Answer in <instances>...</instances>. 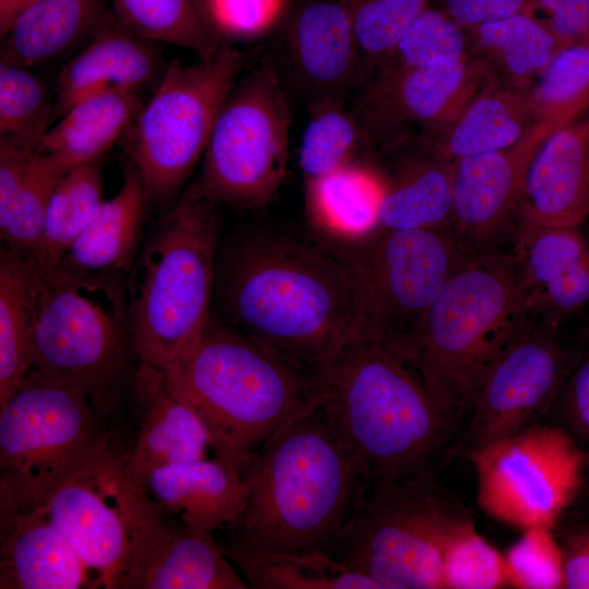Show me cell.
Masks as SVG:
<instances>
[{"instance_id": "obj_1", "label": "cell", "mask_w": 589, "mask_h": 589, "mask_svg": "<svg viewBox=\"0 0 589 589\" xmlns=\"http://www.w3.org/2000/svg\"><path fill=\"white\" fill-rule=\"evenodd\" d=\"M213 302L218 318L317 374L364 337L350 268L323 242L266 231L219 241Z\"/></svg>"}, {"instance_id": "obj_2", "label": "cell", "mask_w": 589, "mask_h": 589, "mask_svg": "<svg viewBox=\"0 0 589 589\" xmlns=\"http://www.w3.org/2000/svg\"><path fill=\"white\" fill-rule=\"evenodd\" d=\"M240 473L245 502L229 542L256 551L334 556L369 490L321 406L265 442Z\"/></svg>"}, {"instance_id": "obj_3", "label": "cell", "mask_w": 589, "mask_h": 589, "mask_svg": "<svg viewBox=\"0 0 589 589\" xmlns=\"http://www.w3.org/2000/svg\"><path fill=\"white\" fill-rule=\"evenodd\" d=\"M320 376L322 410L362 470L368 492L435 469L457 417L396 350L375 338H354Z\"/></svg>"}, {"instance_id": "obj_4", "label": "cell", "mask_w": 589, "mask_h": 589, "mask_svg": "<svg viewBox=\"0 0 589 589\" xmlns=\"http://www.w3.org/2000/svg\"><path fill=\"white\" fill-rule=\"evenodd\" d=\"M171 393L203 421L214 456L239 470L325 396L320 374L281 358L213 314L163 369Z\"/></svg>"}, {"instance_id": "obj_5", "label": "cell", "mask_w": 589, "mask_h": 589, "mask_svg": "<svg viewBox=\"0 0 589 589\" xmlns=\"http://www.w3.org/2000/svg\"><path fill=\"white\" fill-rule=\"evenodd\" d=\"M35 269L32 369L77 389L111 425L139 362L125 278Z\"/></svg>"}, {"instance_id": "obj_6", "label": "cell", "mask_w": 589, "mask_h": 589, "mask_svg": "<svg viewBox=\"0 0 589 589\" xmlns=\"http://www.w3.org/2000/svg\"><path fill=\"white\" fill-rule=\"evenodd\" d=\"M530 317L509 250L478 254L453 274L416 333L394 350L458 418Z\"/></svg>"}, {"instance_id": "obj_7", "label": "cell", "mask_w": 589, "mask_h": 589, "mask_svg": "<svg viewBox=\"0 0 589 589\" xmlns=\"http://www.w3.org/2000/svg\"><path fill=\"white\" fill-rule=\"evenodd\" d=\"M219 228L193 185L152 226L125 277L139 361L166 368L212 315Z\"/></svg>"}, {"instance_id": "obj_8", "label": "cell", "mask_w": 589, "mask_h": 589, "mask_svg": "<svg viewBox=\"0 0 589 589\" xmlns=\"http://www.w3.org/2000/svg\"><path fill=\"white\" fill-rule=\"evenodd\" d=\"M472 526L433 469L368 492L334 557L381 589H443L447 551Z\"/></svg>"}, {"instance_id": "obj_9", "label": "cell", "mask_w": 589, "mask_h": 589, "mask_svg": "<svg viewBox=\"0 0 589 589\" xmlns=\"http://www.w3.org/2000/svg\"><path fill=\"white\" fill-rule=\"evenodd\" d=\"M125 445L111 429L50 485L37 504L69 540L96 586L120 589L137 549L163 518L132 476Z\"/></svg>"}, {"instance_id": "obj_10", "label": "cell", "mask_w": 589, "mask_h": 589, "mask_svg": "<svg viewBox=\"0 0 589 589\" xmlns=\"http://www.w3.org/2000/svg\"><path fill=\"white\" fill-rule=\"evenodd\" d=\"M243 67L242 53L232 46L193 64L166 65L119 141L142 177L148 205L167 202L184 185Z\"/></svg>"}, {"instance_id": "obj_11", "label": "cell", "mask_w": 589, "mask_h": 589, "mask_svg": "<svg viewBox=\"0 0 589 589\" xmlns=\"http://www.w3.org/2000/svg\"><path fill=\"white\" fill-rule=\"evenodd\" d=\"M289 105L275 71L256 68L236 81L214 123L199 180L204 196L241 211L265 207L285 181Z\"/></svg>"}, {"instance_id": "obj_12", "label": "cell", "mask_w": 589, "mask_h": 589, "mask_svg": "<svg viewBox=\"0 0 589 589\" xmlns=\"http://www.w3.org/2000/svg\"><path fill=\"white\" fill-rule=\"evenodd\" d=\"M111 428L77 389L31 369L0 406V502L37 505Z\"/></svg>"}, {"instance_id": "obj_13", "label": "cell", "mask_w": 589, "mask_h": 589, "mask_svg": "<svg viewBox=\"0 0 589 589\" xmlns=\"http://www.w3.org/2000/svg\"><path fill=\"white\" fill-rule=\"evenodd\" d=\"M337 252L353 277L364 337L400 348L453 274L471 256L448 229H381Z\"/></svg>"}, {"instance_id": "obj_14", "label": "cell", "mask_w": 589, "mask_h": 589, "mask_svg": "<svg viewBox=\"0 0 589 589\" xmlns=\"http://www.w3.org/2000/svg\"><path fill=\"white\" fill-rule=\"evenodd\" d=\"M478 506L501 522L553 528L581 490L586 456L564 428L534 424L468 452Z\"/></svg>"}, {"instance_id": "obj_15", "label": "cell", "mask_w": 589, "mask_h": 589, "mask_svg": "<svg viewBox=\"0 0 589 589\" xmlns=\"http://www.w3.org/2000/svg\"><path fill=\"white\" fill-rule=\"evenodd\" d=\"M531 316L496 357L470 406L468 452L540 423L578 354L564 342L560 324Z\"/></svg>"}, {"instance_id": "obj_16", "label": "cell", "mask_w": 589, "mask_h": 589, "mask_svg": "<svg viewBox=\"0 0 589 589\" xmlns=\"http://www.w3.org/2000/svg\"><path fill=\"white\" fill-rule=\"evenodd\" d=\"M492 75L470 55L428 68L381 72L369 79L352 113L363 136L382 145L398 142L411 128H419L431 143L454 125Z\"/></svg>"}, {"instance_id": "obj_17", "label": "cell", "mask_w": 589, "mask_h": 589, "mask_svg": "<svg viewBox=\"0 0 589 589\" xmlns=\"http://www.w3.org/2000/svg\"><path fill=\"white\" fill-rule=\"evenodd\" d=\"M555 130L548 122L534 121L515 144L454 161L450 230L469 255L512 248L519 227L518 205L527 170Z\"/></svg>"}, {"instance_id": "obj_18", "label": "cell", "mask_w": 589, "mask_h": 589, "mask_svg": "<svg viewBox=\"0 0 589 589\" xmlns=\"http://www.w3.org/2000/svg\"><path fill=\"white\" fill-rule=\"evenodd\" d=\"M509 252L530 316L565 321L589 303V245L579 227L519 225Z\"/></svg>"}, {"instance_id": "obj_19", "label": "cell", "mask_w": 589, "mask_h": 589, "mask_svg": "<svg viewBox=\"0 0 589 589\" xmlns=\"http://www.w3.org/2000/svg\"><path fill=\"white\" fill-rule=\"evenodd\" d=\"M95 587L89 569L39 505L0 502V589Z\"/></svg>"}, {"instance_id": "obj_20", "label": "cell", "mask_w": 589, "mask_h": 589, "mask_svg": "<svg viewBox=\"0 0 589 589\" xmlns=\"http://www.w3.org/2000/svg\"><path fill=\"white\" fill-rule=\"evenodd\" d=\"M129 398L136 426L128 465L140 483L159 467L207 457L212 445L203 421L171 393L163 369L139 361Z\"/></svg>"}, {"instance_id": "obj_21", "label": "cell", "mask_w": 589, "mask_h": 589, "mask_svg": "<svg viewBox=\"0 0 589 589\" xmlns=\"http://www.w3.org/2000/svg\"><path fill=\"white\" fill-rule=\"evenodd\" d=\"M519 225L580 227L589 215V116L553 131L527 170Z\"/></svg>"}, {"instance_id": "obj_22", "label": "cell", "mask_w": 589, "mask_h": 589, "mask_svg": "<svg viewBox=\"0 0 589 589\" xmlns=\"http://www.w3.org/2000/svg\"><path fill=\"white\" fill-rule=\"evenodd\" d=\"M247 588L213 533L164 517L137 549L120 585V589Z\"/></svg>"}, {"instance_id": "obj_23", "label": "cell", "mask_w": 589, "mask_h": 589, "mask_svg": "<svg viewBox=\"0 0 589 589\" xmlns=\"http://www.w3.org/2000/svg\"><path fill=\"white\" fill-rule=\"evenodd\" d=\"M165 69L156 43L129 33L112 16L61 68L53 92L52 121L87 96L156 85Z\"/></svg>"}, {"instance_id": "obj_24", "label": "cell", "mask_w": 589, "mask_h": 589, "mask_svg": "<svg viewBox=\"0 0 589 589\" xmlns=\"http://www.w3.org/2000/svg\"><path fill=\"white\" fill-rule=\"evenodd\" d=\"M141 484L166 520L195 531L232 524L245 502L240 470L216 456L159 467Z\"/></svg>"}, {"instance_id": "obj_25", "label": "cell", "mask_w": 589, "mask_h": 589, "mask_svg": "<svg viewBox=\"0 0 589 589\" xmlns=\"http://www.w3.org/2000/svg\"><path fill=\"white\" fill-rule=\"evenodd\" d=\"M293 71L314 103L339 101L363 70L353 26L338 0H318L296 14L288 32Z\"/></svg>"}, {"instance_id": "obj_26", "label": "cell", "mask_w": 589, "mask_h": 589, "mask_svg": "<svg viewBox=\"0 0 589 589\" xmlns=\"http://www.w3.org/2000/svg\"><path fill=\"white\" fill-rule=\"evenodd\" d=\"M112 16L105 0H35L0 35V60L34 69L73 57Z\"/></svg>"}, {"instance_id": "obj_27", "label": "cell", "mask_w": 589, "mask_h": 589, "mask_svg": "<svg viewBox=\"0 0 589 589\" xmlns=\"http://www.w3.org/2000/svg\"><path fill=\"white\" fill-rule=\"evenodd\" d=\"M122 176L119 191L105 201L59 267L80 273L128 276L143 243L148 201L141 175L128 160Z\"/></svg>"}, {"instance_id": "obj_28", "label": "cell", "mask_w": 589, "mask_h": 589, "mask_svg": "<svg viewBox=\"0 0 589 589\" xmlns=\"http://www.w3.org/2000/svg\"><path fill=\"white\" fill-rule=\"evenodd\" d=\"M384 178L352 160L318 178L305 180L306 211L323 237L351 249L376 233Z\"/></svg>"}, {"instance_id": "obj_29", "label": "cell", "mask_w": 589, "mask_h": 589, "mask_svg": "<svg viewBox=\"0 0 589 589\" xmlns=\"http://www.w3.org/2000/svg\"><path fill=\"white\" fill-rule=\"evenodd\" d=\"M139 92L115 88L79 100L50 125L36 149L68 170L105 157L141 109Z\"/></svg>"}, {"instance_id": "obj_30", "label": "cell", "mask_w": 589, "mask_h": 589, "mask_svg": "<svg viewBox=\"0 0 589 589\" xmlns=\"http://www.w3.org/2000/svg\"><path fill=\"white\" fill-rule=\"evenodd\" d=\"M454 161L431 153L384 178L378 226L385 230L448 229L453 220Z\"/></svg>"}, {"instance_id": "obj_31", "label": "cell", "mask_w": 589, "mask_h": 589, "mask_svg": "<svg viewBox=\"0 0 589 589\" xmlns=\"http://www.w3.org/2000/svg\"><path fill=\"white\" fill-rule=\"evenodd\" d=\"M534 121L527 93L490 77L454 125L429 143V153L455 161L506 148L521 139Z\"/></svg>"}, {"instance_id": "obj_32", "label": "cell", "mask_w": 589, "mask_h": 589, "mask_svg": "<svg viewBox=\"0 0 589 589\" xmlns=\"http://www.w3.org/2000/svg\"><path fill=\"white\" fill-rule=\"evenodd\" d=\"M470 45L502 84L525 92L539 79L558 51L567 47L533 13L513 16L467 29Z\"/></svg>"}, {"instance_id": "obj_33", "label": "cell", "mask_w": 589, "mask_h": 589, "mask_svg": "<svg viewBox=\"0 0 589 589\" xmlns=\"http://www.w3.org/2000/svg\"><path fill=\"white\" fill-rule=\"evenodd\" d=\"M36 269L28 255L0 252V406L32 369Z\"/></svg>"}, {"instance_id": "obj_34", "label": "cell", "mask_w": 589, "mask_h": 589, "mask_svg": "<svg viewBox=\"0 0 589 589\" xmlns=\"http://www.w3.org/2000/svg\"><path fill=\"white\" fill-rule=\"evenodd\" d=\"M225 554L253 589H381L372 578L326 553L251 550L220 543Z\"/></svg>"}, {"instance_id": "obj_35", "label": "cell", "mask_w": 589, "mask_h": 589, "mask_svg": "<svg viewBox=\"0 0 589 589\" xmlns=\"http://www.w3.org/2000/svg\"><path fill=\"white\" fill-rule=\"evenodd\" d=\"M103 165L104 157L73 167L56 185L39 243L28 256L36 267L58 266L105 203Z\"/></svg>"}, {"instance_id": "obj_36", "label": "cell", "mask_w": 589, "mask_h": 589, "mask_svg": "<svg viewBox=\"0 0 589 589\" xmlns=\"http://www.w3.org/2000/svg\"><path fill=\"white\" fill-rule=\"evenodd\" d=\"M117 22L152 43L171 44L204 60L219 49L212 39L197 0H110Z\"/></svg>"}, {"instance_id": "obj_37", "label": "cell", "mask_w": 589, "mask_h": 589, "mask_svg": "<svg viewBox=\"0 0 589 589\" xmlns=\"http://www.w3.org/2000/svg\"><path fill=\"white\" fill-rule=\"evenodd\" d=\"M533 121L556 129L569 124L589 107V47L585 43L563 48L527 93Z\"/></svg>"}, {"instance_id": "obj_38", "label": "cell", "mask_w": 589, "mask_h": 589, "mask_svg": "<svg viewBox=\"0 0 589 589\" xmlns=\"http://www.w3.org/2000/svg\"><path fill=\"white\" fill-rule=\"evenodd\" d=\"M52 108L53 97L33 69L0 60V140L36 149Z\"/></svg>"}, {"instance_id": "obj_39", "label": "cell", "mask_w": 589, "mask_h": 589, "mask_svg": "<svg viewBox=\"0 0 589 589\" xmlns=\"http://www.w3.org/2000/svg\"><path fill=\"white\" fill-rule=\"evenodd\" d=\"M68 171L53 156L36 149L24 181L10 203L0 209L2 245L31 256L40 240L52 192Z\"/></svg>"}, {"instance_id": "obj_40", "label": "cell", "mask_w": 589, "mask_h": 589, "mask_svg": "<svg viewBox=\"0 0 589 589\" xmlns=\"http://www.w3.org/2000/svg\"><path fill=\"white\" fill-rule=\"evenodd\" d=\"M469 47L467 29L443 9L429 5L411 23L392 53L372 75L449 63L468 56Z\"/></svg>"}, {"instance_id": "obj_41", "label": "cell", "mask_w": 589, "mask_h": 589, "mask_svg": "<svg viewBox=\"0 0 589 589\" xmlns=\"http://www.w3.org/2000/svg\"><path fill=\"white\" fill-rule=\"evenodd\" d=\"M361 128L340 101L312 104V113L301 136L299 166L305 180L318 178L354 160Z\"/></svg>"}, {"instance_id": "obj_42", "label": "cell", "mask_w": 589, "mask_h": 589, "mask_svg": "<svg viewBox=\"0 0 589 589\" xmlns=\"http://www.w3.org/2000/svg\"><path fill=\"white\" fill-rule=\"evenodd\" d=\"M348 11L363 68L370 76L431 0H338Z\"/></svg>"}, {"instance_id": "obj_43", "label": "cell", "mask_w": 589, "mask_h": 589, "mask_svg": "<svg viewBox=\"0 0 589 589\" xmlns=\"http://www.w3.org/2000/svg\"><path fill=\"white\" fill-rule=\"evenodd\" d=\"M504 557L510 588L565 589L564 555L552 528L525 529Z\"/></svg>"}, {"instance_id": "obj_44", "label": "cell", "mask_w": 589, "mask_h": 589, "mask_svg": "<svg viewBox=\"0 0 589 589\" xmlns=\"http://www.w3.org/2000/svg\"><path fill=\"white\" fill-rule=\"evenodd\" d=\"M501 588H510L505 557L472 526L447 551L443 589Z\"/></svg>"}, {"instance_id": "obj_45", "label": "cell", "mask_w": 589, "mask_h": 589, "mask_svg": "<svg viewBox=\"0 0 589 589\" xmlns=\"http://www.w3.org/2000/svg\"><path fill=\"white\" fill-rule=\"evenodd\" d=\"M283 0H197L205 26L218 48L249 40L275 21Z\"/></svg>"}, {"instance_id": "obj_46", "label": "cell", "mask_w": 589, "mask_h": 589, "mask_svg": "<svg viewBox=\"0 0 589 589\" xmlns=\"http://www.w3.org/2000/svg\"><path fill=\"white\" fill-rule=\"evenodd\" d=\"M558 395L570 431L589 442V346L578 354Z\"/></svg>"}, {"instance_id": "obj_47", "label": "cell", "mask_w": 589, "mask_h": 589, "mask_svg": "<svg viewBox=\"0 0 589 589\" xmlns=\"http://www.w3.org/2000/svg\"><path fill=\"white\" fill-rule=\"evenodd\" d=\"M443 10L466 29L519 13H533L534 0H441Z\"/></svg>"}, {"instance_id": "obj_48", "label": "cell", "mask_w": 589, "mask_h": 589, "mask_svg": "<svg viewBox=\"0 0 589 589\" xmlns=\"http://www.w3.org/2000/svg\"><path fill=\"white\" fill-rule=\"evenodd\" d=\"M534 9L546 14L545 22L566 45L585 43L589 33V0H534Z\"/></svg>"}, {"instance_id": "obj_49", "label": "cell", "mask_w": 589, "mask_h": 589, "mask_svg": "<svg viewBox=\"0 0 589 589\" xmlns=\"http://www.w3.org/2000/svg\"><path fill=\"white\" fill-rule=\"evenodd\" d=\"M560 544L564 555L565 589H589V524L564 529Z\"/></svg>"}, {"instance_id": "obj_50", "label": "cell", "mask_w": 589, "mask_h": 589, "mask_svg": "<svg viewBox=\"0 0 589 589\" xmlns=\"http://www.w3.org/2000/svg\"><path fill=\"white\" fill-rule=\"evenodd\" d=\"M35 0H0V35L5 32L13 19Z\"/></svg>"}, {"instance_id": "obj_51", "label": "cell", "mask_w": 589, "mask_h": 589, "mask_svg": "<svg viewBox=\"0 0 589 589\" xmlns=\"http://www.w3.org/2000/svg\"><path fill=\"white\" fill-rule=\"evenodd\" d=\"M587 243H588V245H589V238H588V240H587Z\"/></svg>"}]
</instances>
